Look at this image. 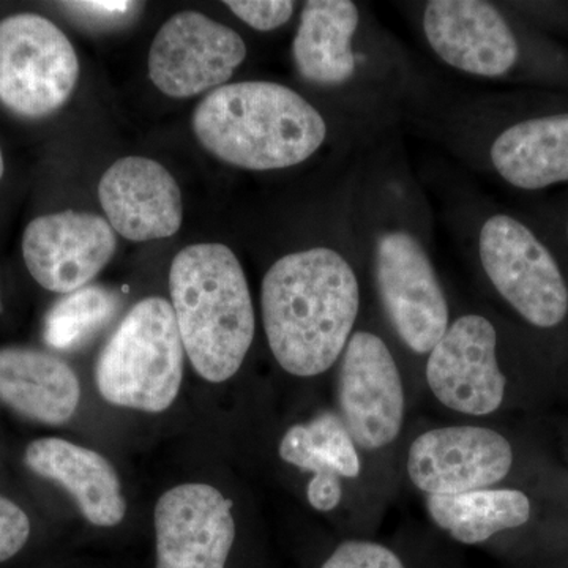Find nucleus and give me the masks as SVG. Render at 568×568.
Masks as SVG:
<instances>
[{"mask_svg":"<svg viewBox=\"0 0 568 568\" xmlns=\"http://www.w3.org/2000/svg\"><path fill=\"white\" fill-rule=\"evenodd\" d=\"M114 230L95 213L65 211L26 227L22 256L40 286L70 294L92 282L114 256Z\"/></svg>","mask_w":568,"mask_h":568,"instance_id":"2eb2a0df","label":"nucleus"},{"mask_svg":"<svg viewBox=\"0 0 568 568\" xmlns=\"http://www.w3.org/2000/svg\"><path fill=\"white\" fill-rule=\"evenodd\" d=\"M338 416L362 452L390 447L406 420V392L394 347L368 325L355 328L339 357Z\"/></svg>","mask_w":568,"mask_h":568,"instance_id":"1a4fd4ad","label":"nucleus"},{"mask_svg":"<svg viewBox=\"0 0 568 568\" xmlns=\"http://www.w3.org/2000/svg\"><path fill=\"white\" fill-rule=\"evenodd\" d=\"M409 122L459 163L511 189L568 182V111L508 119L485 93L435 91Z\"/></svg>","mask_w":568,"mask_h":568,"instance_id":"20e7f679","label":"nucleus"},{"mask_svg":"<svg viewBox=\"0 0 568 568\" xmlns=\"http://www.w3.org/2000/svg\"><path fill=\"white\" fill-rule=\"evenodd\" d=\"M425 507L437 528L462 545L485 544L504 530L521 528L532 515L528 495L514 488L425 496Z\"/></svg>","mask_w":568,"mask_h":568,"instance_id":"aec40b11","label":"nucleus"},{"mask_svg":"<svg viewBox=\"0 0 568 568\" xmlns=\"http://www.w3.org/2000/svg\"><path fill=\"white\" fill-rule=\"evenodd\" d=\"M26 465L62 485L93 526L112 528L125 518L126 503L118 473L95 450L59 437H44L29 444Z\"/></svg>","mask_w":568,"mask_h":568,"instance_id":"a211bd4d","label":"nucleus"},{"mask_svg":"<svg viewBox=\"0 0 568 568\" xmlns=\"http://www.w3.org/2000/svg\"><path fill=\"white\" fill-rule=\"evenodd\" d=\"M99 200L112 230L129 241H156L181 230V189L170 171L155 160H118L99 183Z\"/></svg>","mask_w":568,"mask_h":568,"instance_id":"dca6fc26","label":"nucleus"},{"mask_svg":"<svg viewBox=\"0 0 568 568\" xmlns=\"http://www.w3.org/2000/svg\"><path fill=\"white\" fill-rule=\"evenodd\" d=\"M62 6L81 20L100 26L122 22L136 9L134 2H63Z\"/></svg>","mask_w":568,"mask_h":568,"instance_id":"393cba45","label":"nucleus"},{"mask_svg":"<svg viewBox=\"0 0 568 568\" xmlns=\"http://www.w3.org/2000/svg\"><path fill=\"white\" fill-rule=\"evenodd\" d=\"M204 149L246 171H282L308 162L332 138L331 119L301 92L274 81L224 84L193 114Z\"/></svg>","mask_w":568,"mask_h":568,"instance_id":"39448f33","label":"nucleus"},{"mask_svg":"<svg viewBox=\"0 0 568 568\" xmlns=\"http://www.w3.org/2000/svg\"><path fill=\"white\" fill-rule=\"evenodd\" d=\"M246 54L241 33L197 11H182L153 39L149 78L164 95L189 99L226 84Z\"/></svg>","mask_w":568,"mask_h":568,"instance_id":"f8f14e48","label":"nucleus"},{"mask_svg":"<svg viewBox=\"0 0 568 568\" xmlns=\"http://www.w3.org/2000/svg\"><path fill=\"white\" fill-rule=\"evenodd\" d=\"M31 536V521L17 504L0 496V562L13 558Z\"/></svg>","mask_w":568,"mask_h":568,"instance_id":"b1692460","label":"nucleus"},{"mask_svg":"<svg viewBox=\"0 0 568 568\" xmlns=\"http://www.w3.org/2000/svg\"><path fill=\"white\" fill-rule=\"evenodd\" d=\"M426 386L452 413L485 417L506 399L507 377L499 362V331L481 312L452 317L446 334L425 361Z\"/></svg>","mask_w":568,"mask_h":568,"instance_id":"9b49d317","label":"nucleus"},{"mask_svg":"<svg viewBox=\"0 0 568 568\" xmlns=\"http://www.w3.org/2000/svg\"><path fill=\"white\" fill-rule=\"evenodd\" d=\"M227 9L257 32H274L293 20V0H227Z\"/></svg>","mask_w":568,"mask_h":568,"instance_id":"5701e85b","label":"nucleus"},{"mask_svg":"<svg viewBox=\"0 0 568 568\" xmlns=\"http://www.w3.org/2000/svg\"><path fill=\"white\" fill-rule=\"evenodd\" d=\"M185 349L170 302L149 297L130 310L95 366L97 390L119 407L159 414L181 392Z\"/></svg>","mask_w":568,"mask_h":568,"instance_id":"6e6552de","label":"nucleus"},{"mask_svg":"<svg viewBox=\"0 0 568 568\" xmlns=\"http://www.w3.org/2000/svg\"><path fill=\"white\" fill-rule=\"evenodd\" d=\"M291 52L301 80L334 100L355 148L409 122L435 91L398 39L354 0L305 2Z\"/></svg>","mask_w":568,"mask_h":568,"instance_id":"f03ea898","label":"nucleus"},{"mask_svg":"<svg viewBox=\"0 0 568 568\" xmlns=\"http://www.w3.org/2000/svg\"><path fill=\"white\" fill-rule=\"evenodd\" d=\"M80 62L65 33L39 14L0 21V102L22 118H44L77 88Z\"/></svg>","mask_w":568,"mask_h":568,"instance_id":"9d476101","label":"nucleus"},{"mask_svg":"<svg viewBox=\"0 0 568 568\" xmlns=\"http://www.w3.org/2000/svg\"><path fill=\"white\" fill-rule=\"evenodd\" d=\"M321 568H406L394 549L372 540H347Z\"/></svg>","mask_w":568,"mask_h":568,"instance_id":"4be33fe9","label":"nucleus"},{"mask_svg":"<svg viewBox=\"0 0 568 568\" xmlns=\"http://www.w3.org/2000/svg\"><path fill=\"white\" fill-rule=\"evenodd\" d=\"M233 500L205 484L168 489L153 514L156 568H224L233 549Z\"/></svg>","mask_w":568,"mask_h":568,"instance_id":"4468645a","label":"nucleus"},{"mask_svg":"<svg viewBox=\"0 0 568 568\" xmlns=\"http://www.w3.org/2000/svg\"><path fill=\"white\" fill-rule=\"evenodd\" d=\"M514 459L510 440L496 429L437 426L409 444L406 474L425 496H455L496 487L510 474Z\"/></svg>","mask_w":568,"mask_h":568,"instance_id":"ddd939ff","label":"nucleus"},{"mask_svg":"<svg viewBox=\"0 0 568 568\" xmlns=\"http://www.w3.org/2000/svg\"><path fill=\"white\" fill-rule=\"evenodd\" d=\"M3 175V156L2 151H0V179H2Z\"/></svg>","mask_w":568,"mask_h":568,"instance_id":"a878e982","label":"nucleus"},{"mask_svg":"<svg viewBox=\"0 0 568 568\" xmlns=\"http://www.w3.org/2000/svg\"><path fill=\"white\" fill-rule=\"evenodd\" d=\"M171 306L183 349L209 383L237 375L252 349L256 316L248 278L223 244L183 248L170 271Z\"/></svg>","mask_w":568,"mask_h":568,"instance_id":"423d86ee","label":"nucleus"},{"mask_svg":"<svg viewBox=\"0 0 568 568\" xmlns=\"http://www.w3.org/2000/svg\"><path fill=\"white\" fill-rule=\"evenodd\" d=\"M121 297L103 286H84L61 298L44 321V342L59 351L77 349L110 323Z\"/></svg>","mask_w":568,"mask_h":568,"instance_id":"412c9836","label":"nucleus"},{"mask_svg":"<svg viewBox=\"0 0 568 568\" xmlns=\"http://www.w3.org/2000/svg\"><path fill=\"white\" fill-rule=\"evenodd\" d=\"M566 237H567V242H568V220H567V224H566Z\"/></svg>","mask_w":568,"mask_h":568,"instance_id":"bb28decb","label":"nucleus"},{"mask_svg":"<svg viewBox=\"0 0 568 568\" xmlns=\"http://www.w3.org/2000/svg\"><path fill=\"white\" fill-rule=\"evenodd\" d=\"M0 399L22 416L61 425L77 413L80 379L65 362L31 349L0 351Z\"/></svg>","mask_w":568,"mask_h":568,"instance_id":"6ab92c4d","label":"nucleus"},{"mask_svg":"<svg viewBox=\"0 0 568 568\" xmlns=\"http://www.w3.org/2000/svg\"><path fill=\"white\" fill-rule=\"evenodd\" d=\"M355 241L377 306L399 345L426 357L452 323L436 265L433 213L402 130L358 152L353 189Z\"/></svg>","mask_w":568,"mask_h":568,"instance_id":"f257e3e1","label":"nucleus"},{"mask_svg":"<svg viewBox=\"0 0 568 568\" xmlns=\"http://www.w3.org/2000/svg\"><path fill=\"white\" fill-rule=\"evenodd\" d=\"M287 465L312 474L306 500L320 514H331L342 504L343 480L361 477V450L336 413H323L308 424L291 426L278 446Z\"/></svg>","mask_w":568,"mask_h":568,"instance_id":"f3484780","label":"nucleus"},{"mask_svg":"<svg viewBox=\"0 0 568 568\" xmlns=\"http://www.w3.org/2000/svg\"><path fill=\"white\" fill-rule=\"evenodd\" d=\"M478 274L523 321L548 331L568 316V284L555 254L518 216L474 197L457 205Z\"/></svg>","mask_w":568,"mask_h":568,"instance_id":"0eeeda50","label":"nucleus"},{"mask_svg":"<svg viewBox=\"0 0 568 568\" xmlns=\"http://www.w3.org/2000/svg\"><path fill=\"white\" fill-rule=\"evenodd\" d=\"M364 265L353 220L334 241L276 257L261 282V317L276 364L316 377L334 368L361 324Z\"/></svg>","mask_w":568,"mask_h":568,"instance_id":"7ed1b4c3","label":"nucleus"}]
</instances>
